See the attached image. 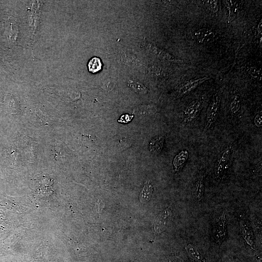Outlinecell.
<instances>
[{
	"label": "cell",
	"instance_id": "2",
	"mask_svg": "<svg viewBox=\"0 0 262 262\" xmlns=\"http://www.w3.org/2000/svg\"><path fill=\"white\" fill-rule=\"evenodd\" d=\"M203 103L204 100L202 98L196 99L190 102L180 115L182 123L187 125L195 121L200 113Z\"/></svg>",
	"mask_w": 262,
	"mask_h": 262
},
{
	"label": "cell",
	"instance_id": "11",
	"mask_svg": "<svg viewBox=\"0 0 262 262\" xmlns=\"http://www.w3.org/2000/svg\"><path fill=\"white\" fill-rule=\"evenodd\" d=\"M164 138L161 135L153 138L149 144V149L153 153H160L163 148Z\"/></svg>",
	"mask_w": 262,
	"mask_h": 262
},
{
	"label": "cell",
	"instance_id": "6",
	"mask_svg": "<svg viewBox=\"0 0 262 262\" xmlns=\"http://www.w3.org/2000/svg\"><path fill=\"white\" fill-rule=\"evenodd\" d=\"M209 78L203 77L186 81L178 90V97L187 95Z\"/></svg>",
	"mask_w": 262,
	"mask_h": 262
},
{
	"label": "cell",
	"instance_id": "18",
	"mask_svg": "<svg viewBox=\"0 0 262 262\" xmlns=\"http://www.w3.org/2000/svg\"><path fill=\"white\" fill-rule=\"evenodd\" d=\"M128 85L131 87L135 92L141 93L146 94L147 93V88L143 84L133 81H130L128 82Z\"/></svg>",
	"mask_w": 262,
	"mask_h": 262
},
{
	"label": "cell",
	"instance_id": "5",
	"mask_svg": "<svg viewBox=\"0 0 262 262\" xmlns=\"http://www.w3.org/2000/svg\"><path fill=\"white\" fill-rule=\"evenodd\" d=\"M171 209L170 208L164 209L159 214L154 225V229L156 233L160 234L164 230L171 220Z\"/></svg>",
	"mask_w": 262,
	"mask_h": 262
},
{
	"label": "cell",
	"instance_id": "16",
	"mask_svg": "<svg viewBox=\"0 0 262 262\" xmlns=\"http://www.w3.org/2000/svg\"><path fill=\"white\" fill-rule=\"evenodd\" d=\"M150 50L156 57L168 61H171L175 62H182L180 60H178L175 58L172 57L171 55L164 51L158 48H156L153 46H150Z\"/></svg>",
	"mask_w": 262,
	"mask_h": 262
},
{
	"label": "cell",
	"instance_id": "20",
	"mask_svg": "<svg viewBox=\"0 0 262 262\" xmlns=\"http://www.w3.org/2000/svg\"><path fill=\"white\" fill-rule=\"evenodd\" d=\"M208 8L213 13H216L218 10V2L216 0H210L206 1Z\"/></svg>",
	"mask_w": 262,
	"mask_h": 262
},
{
	"label": "cell",
	"instance_id": "8",
	"mask_svg": "<svg viewBox=\"0 0 262 262\" xmlns=\"http://www.w3.org/2000/svg\"><path fill=\"white\" fill-rule=\"evenodd\" d=\"M196 41L202 44H209L213 42L215 37L214 32L212 30L203 28L197 30L195 33Z\"/></svg>",
	"mask_w": 262,
	"mask_h": 262
},
{
	"label": "cell",
	"instance_id": "13",
	"mask_svg": "<svg viewBox=\"0 0 262 262\" xmlns=\"http://www.w3.org/2000/svg\"><path fill=\"white\" fill-rule=\"evenodd\" d=\"M153 191L152 184L149 180L146 181L139 196V200L141 203L148 202L152 196Z\"/></svg>",
	"mask_w": 262,
	"mask_h": 262
},
{
	"label": "cell",
	"instance_id": "19",
	"mask_svg": "<svg viewBox=\"0 0 262 262\" xmlns=\"http://www.w3.org/2000/svg\"><path fill=\"white\" fill-rule=\"evenodd\" d=\"M249 74L254 79L261 80V69H258L256 67H250L248 69Z\"/></svg>",
	"mask_w": 262,
	"mask_h": 262
},
{
	"label": "cell",
	"instance_id": "21",
	"mask_svg": "<svg viewBox=\"0 0 262 262\" xmlns=\"http://www.w3.org/2000/svg\"><path fill=\"white\" fill-rule=\"evenodd\" d=\"M254 122L256 127L259 128L262 126V115L261 113L257 114L255 116Z\"/></svg>",
	"mask_w": 262,
	"mask_h": 262
},
{
	"label": "cell",
	"instance_id": "1",
	"mask_svg": "<svg viewBox=\"0 0 262 262\" xmlns=\"http://www.w3.org/2000/svg\"><path fill=\"white\" fill-rule=\"evenodd\" d=\"M224 87L218 89L213 94L207 108L204 131L210 130L215 123L219 112Z\"/></svg>",
	"mask_w": 262,
	"mask_h": 262
},
{
	"label": "cell",
	"instance_id": "22",
	"mask_svg": "<svg viewBox=\"0 0 262 262\" xmlns=\"http://www.w3.org/2000/svg\"><path fill=\"white\" fill-rule=\"evenodd\" d=\"M133 116V115H124L120 117V119L118 121L121 123H126L130 121Z\"/></svg>",
	"mask_w": 262,
	"mask_h": 262
},
{
	"label": "cell",
	"instance_id": "3",
	"mask_svg": "<svg viewBox=\"0 0 262 262\" xmlns=\"http://www.w3.org/2000/svg\"><path fill=\"white\" fill-rule=\"evenodd\" d=\"M234 150L233 144L227 146L222 151L214 168V176L217 181L223 178L228 167Z\"/></svg>",
	"mask_w": 262,
	"mask_h": 262
},
{
	"label": "cell",
	"instance_id": "17",
	"mask_svg": "<svg viewBox=\"0 0 262 262\" xmlns=\"http://www.w3.org/2000/svg\"><path fill=\"white\" fill-rule=\"evenodd\" d=\"M87 66L89 71L92 73H95L101 70L102 63L100 58L94 57L89 60Z\"/></svg>",
	"mask_w": 262,
	"mask_h": 262
},
{
	"label": "cell",
	"instance_id": "9",
	"mask_svg": "<svg viewBox=\"0 0 262 262\" xmlns=\"http://www.w3.org/2000/svg\"><path fill=\"white\" fill-rule=\"evenodd\" d=\"M204 174L201 173L196 180L192 189V196L196 201L203 198L204 192Z\"/></svg>",
	"mask_w": 262,
	"mask_h": 262
},
{
	"label": "cell",
	"instance_id": "23",
	"mask_svg": "<svg viewBox=\"0 0 262 262\" xmlns=\"http://www.w3.org/2000/svg\"><path fill=\"white\" fill-rule=\"evenodd\" d=\"M164 262H185L183 259L176 256L170 257L165 259Z\"/></svg>",
	"mask_w": 262,
	"mask_h": 262
},
{
	"label": "cell",
	"instance_id": "4",
	"mask_svg": "<svg viewBox=\"0 0 262 262\" xmlns=\"http://www.w3.org/2000/svg\"><path fill=\"white\" fill-rule=\"evenodd\" d=\"M227 218L225 212H223L216 218L213 229V237L215 241L221 244L227 236Z\"/></svg>",
	"mask_w": 262,
	"mask_h": 262
},
{
	"label": "cell",
	"instance_id": "7",
	"mask_svg": "<svg viewBox=\"0 0 262 262\" xmlns=\"http://www.w3.org/2000/svg\"><path fill=\"white\" fill-rule=\"evenodd\" d=\"M240 227L242 236L246 243L253 249H255L254 237L249 225L244 220H241Z\"/></svg>",
	"mask_w": 262,
	"mask_h": 262
},
{
	"label": "cell",
	"instance_id": "10",
	"mask_svg": "<svg viewBox=\"0 0 262 262\" xmlns=\"http://www.w3.org/2000/svg\"><path fill=\"white\" fill-rule=\"evenodd\" d=\"M189 153L186 149L182 150L174 157L173 164L176 172L179 171L187 161Z\"/></svg>",
	"mask_w": 262,
	"mask_h": 262
},
{
	"label": "cell",
	"instance_id": "12",
	"mask_svg": "<svg viewBox=\"0 0 262 262\" xmlns=\"http://www.w3.org/2000/svg\"><path fill=\"white\" fill-rule=\"evenodd\" d=\"M242 106L241 97L238 94L233 95L229 104V112L232 116H237L240 112Z\"/></svg>",
	"mask_w": 262,
	"mask_h": 262
},
{
	"label": "cell",
	"instance_id": "24",
	"mask_svg": "<svg viewBox=\"0 0 262 262\" xmlns=\"http://www.w3.org/2000/svg\"><path fill=\"white\" fill-rule=\"evenodd\" d=\"M262 19H261V21L259 22L257 27V31L259 34H260L261 35L262 34Z\"/></svg>",
	"mask_w": 262,
	"mask_h": 262
},
{
	"label": "cell",
	"instance_id": "15",
	"mask_svg": "<svg viewBox=\"0 0 262 262\" xmlns=\"http://www.w3.org/2000/svg\"><path fill=\"white\" fill-rule=\"evenodd\" d=\"M226 13L229 19H232L239 7L240 1L234 0L224 1Z\"/></svg>",
	"mask_w": 262,
	"mask_h": 262
},
{
	"label": "cell",
	"instance_id": "14",
	"mask_svg": "<svg viewBox=\"0 0 262 262\" xmlns=\"http://www.w3.org/2000/svg\"><path fill=\"white\" fill-rule=\"evenodd\" d=\"M185 250L188 255L196 262H206L202 253L194 246L188 244L185 246Z\"/></svg>",
	"mask_w": 262,
	"mask_h": 262
}]
</instances>
